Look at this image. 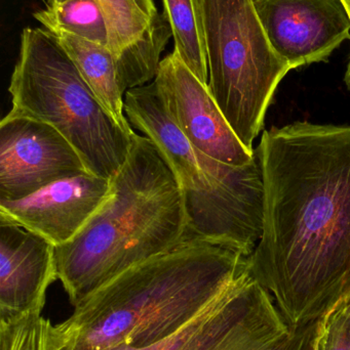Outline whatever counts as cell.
I'll return each instance as SVG.
<instances>
[{
	"label": "cell",
	"mask_w": 350,
	"mask_h": 350,
	"mask_svg": "<svg viewBox=\"0 0 350 350\" xmlns=\"http://www.w3.org/2000/svg\"><path fill=\"white\" fill-rule=\"evenodd\" d=\"M255 153L264 222L249 271L298 328L350 297V125L273 127Z\"/></svg>",
	"instance_id": "1"
},
{
	"label": "cell",
	"mask_w": 350,
	"mask_h": 350,
	"mask_svg": "<svg viewBox=\"0 0 350 350\" xmlns=\"http://www.w3.org/2000/svg\"><path fill=\"white\" fill-rule=\"evenodd\" d=\"M249 258L222 243L188 239L92 292L61 324L47 320L45 350H111L164 340L246 273Z\"/></svg>",
	"instance_id": "2"
},
{
	"label": "cell",
	"mask_w": 350,
	"mask_h": 350,
	"mask_svg": "<svg viewBox=\"0 0 350 350\" xmlns=\"http://www.w3.org/2000/svg\"><path fill=\"white\" fill-rule=\"evenodd\" d=\"M188 239L176 175L158 146L136 135L106 201L71 241L55 247L58 280L76 306L117 275Z\"/></svg>",
	"instance_id": "3"
},
{
	"label": "cell",
	"mask_w": 350,
	"mask_h": 350,
	"mask_svg": "<svg viewBox=\"0 0 350 350\" xmlns=\"http://www.w3.org/2000/svg\"><path fill=\"white\" fill-rule=\"evenodd\" d=\"M125 113L176 175L190 239L222 243L251 256L264 222V183L255 150L250 163L232 166L193 147L166 113L154 81L125 92Z\"/></svg>",
	"instance_id": "4"
},
{
	"label": "cell",
	"mask_w": 350,
	"mask_h": 350,
	"mask_svg": "<svg viewBox=\"0 0 350 350\" xmlns=\"http://www.w3.org/2000/svg\"><path fill=\"white\" fill-rule=\"evenodd\" d=\"M8 92L10 111L57 129L90 174L111 179L125 164L137 133L119 126L49 31L21 33Z\"/></svg>",
	"instance_id": "5"
},
{
	"label": "cell",
	"mask_w": 350,
	"mask_h": 350,
	"mask_svg": "<svg viewBox=\"0 0 350 350\" xmlns=\"http://www.w3.org/2000/svg\"><path fill=\"white\" fill-rule=\"evenodd\" d=\"M199 1L210 90L236 137L254 153L253 142L291 67L271 45L255 0Z\"/></svg>",
	"instance_id": "6"
},
{
	"label": "cell",
	"mask_w": 350,
	"mask_h": 350,
	"mask_svg": "<svg viewBox=\"0 0 350 350\" xmlns=\"http://www.w3.org/2000/svg\"><path fill=\"white\" fill-rule=\"evenodd\" d=\"M90 174L75 148L51 125L10 111L0 123V202Z\"/></svg>",
	"instance_id": "7"
},
{
	"label": "cell",
	"mask_w": 350,
	"mask_h": 350,
	"mask_svg": "<svg viewBox=\"0 0 350 350\" xmlns=\"http://www.w3.org/2000/svg\"><path fill=\"white\" fill-rule=\"evenodd\" d=\"M164 108L193 147L232 166L250 163L255 153L236 137L209 88L173 51L160 62L154 79Z\"/></svg>",
	"instance_id": "8"
},
{
	"label": "cell",
	"mask_w": 350,
	"mask_h": 350,
	"mask_svg": "<svg viewBox=\"0 0 350 350\" xmlns=\"http://www.w3.org/2000/svg\"><path fill=\"white\" fill-rule=\"evenodd\" d=\"M275 51L291 69L329 59L350 39V18L341 0H255Z\"/></svg>",
	"instance_id": "9"
},
{
	"label": "cell",
	"mask_w": 350,
	"mask_h": 350,
	"mask_svg": "<svg viewBox=\"0 0 350 350\" xmlns=\"http://www.w3.org/2000/svg\"><path fill=\"white\" fill-rule=\"evenodd\" d=\"M111 179L92 174L55 181L16 201L0 202V219L55 247L71 241L110 195Z\"/></svg>",
	"instance_id": "10"
},
{
	"label": "cell",
	"mask_w": 350,
	"mask_h": 350,
	"mask_svg": "<svg viewBox=\"0 0 350 350\" xmlns=\"http://www.w3.org/2000/svg\"><path fill=\"white\" fill-rule=\"evenodd\" d=\"M55 246L0 219V322L42 312L47 288L58 280Z\"/></svg>",
	"instance_id": "11"
},
{
	"label": "cell",
	"mask_w": 350,
	"mask_h": 350,
	"mask_svg": "<svg viewBox=\"0 0 350 350\" xmlns=\"http://www.w3.org/2000/svg\"><path fill=\"white\" fill-rule=\"evenodd\" d=\"M258 284L248 269L205 312L172 336L147 347L111 350H210L242 316Z\"/></svg>",
	"instance_id": "12"
},
{
	"label": "cell",
	"mask_w": 350,
	"mask_h": 350,
	"mask_svg": "<svg viewBox=\"0 0 350 350\" xmlns=\"http://www.w3.org/2000/svg\"><path fill=\"white\" fill-rule=\"evenodd\" d=\"M295 333L258 284L242 316L210 350H289Z\"/></svg>",
	"instance_id": "13"
},
{
	"label": "cell",
	"mask_w": 350,
	"mask_h": 350,
	"mask_svg": "<svg viewBox=\"0 0 350 350\" xmlns=\"http://www.w3.org/2000/svg\"><path fill=\"white\" fill-rule=\"evenodd\" d=\"M51 34L119 126L127 133H135L125 116V94L119 84L116 61L110 49L67 33Z\"/></svg>",
	"instance_id": "14"
},
{
	"label": "cell",
	"mask_w": 350,
	"mask_h": 350,
	"mask_svg": "<svg viewBox=\"0 0 350 350\" xmlns=\"http://www.w3.org/2000/svg\"><path fill=\"white\" fill-rule=\"evenodd\" d=\"M174 38V53L203 83L209 84L207 46L199 0H162Z\"/></svg>",
	"instance_id": "15"
},
{
	"label": "cell",
	"mask_w": 350,
	"mask_h": 350,
	"mask_svg": "<svg viewBox=\"0 0 350 350\" xmlns=\"http://www.w3.org/2000/svg\"><path fill=\"white\" fill-rule=\"evenodd\" d=\"M172 37L166 16L158 14L142 38L115 57L119 84L125 94L155 79L162 62L160 57Z\"/></svg>",
	"instance_id": "16"
},
{
	"label": "cell",
	"mask_w": 350,
	"mask_h": 350,
	"mask_svg": "<svg viewBox=\"0 0 350 350\" xmlns=\"http://www.w3.org/2000/svg\"><path fill=\"white\" fill-rule=\"evenodd\" d=\"M33 16L51 33L63 32L109 49L106 16L97 0H64L47 4Z\"/></svg>",
	"instance_id": "17"
},
{
	"label": "cell",
	"mask_w": 350,
	"mask_h": 350,
	"mask_svg": "<svg viewBox=\"0 0 350 350\" xmlns=\"http://www.w3.org/2000/svg\"><path fill=\"white\" fill-rule=\"evenodd\" d=\"M47 4L64 0H47ZM106 16L109 49L118 57L125 49L142 38L160 14L154 0H97Z\"/></svg>",
	"instance_id": "18"
},
{
	"label": "cell",
	"mask_w": 350,
	"mask_h": 350,
	"mask_svg": "<svg viewBox=\"0 0 350 350\" xmlns=\"http://www.w3.org/2000/svg\"><path fill=\"white\" fill-rule=\"evenodd\" d=\"M47 322L42 312L0 322V350H45Z\"/></svg>",
	"instance_id": "19"
},
{
	"label": "cell",
	"mask_w": 350,
	"mask_h": 350,
	"mask_svg": "<svg viewBox=\"0 0 350 350\" xmlns=\"http://www.w3.org/2000/svg\"><path fill=\"white\" fill-rule=\"evenodd\" d=\"M316 350H350V297L320 319Z\"/></svg>",
	"instance_id": "20"
},
{
	"label": "cell",
	"mask_w": 350,
	"mask_h": 350,
	"mask_svg": "<svg viewBox=\"0 0 350 350\" xmlns=\"http://www.w3.org/2000/svg\"><path fill=\"white\" fill-rule=\"evenodd\" d=\"M320 320L296 328L295 337L289 350H316Z\"/></svg>",
	"instance_id": "21"
},
{
	"label": "cell",
	"mask_w": 350,
	"mask_h": 350,
	"mask_svg": "<svg viewBox=\"0 0 350 350\" xmlns=\"http://www.w3.org/2000/svg\"><path fill=\"white\" fill-rule=\"evenodd\" d=\"M345 84H347V88H349L350 92V59L349 66H347V73H345Z\"/></svg>",
	"instance_id": "22"
},
{
	"label": "cell",
	"mask_w": 350,
	"mask_h": 350,
	"mask_svg": "<svg viewBox=\"0 0 350 350\" xmlns=\"http://www.w3.org/2000/svg\"><path fill=\"white\" fill-rule=\"evenodd\" d=\"M345 4V8H347V12H349L350 18V0H341Z\"/></svg>",
	"instance_id": "23"
}]
</instances>
